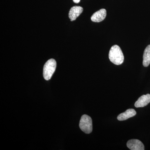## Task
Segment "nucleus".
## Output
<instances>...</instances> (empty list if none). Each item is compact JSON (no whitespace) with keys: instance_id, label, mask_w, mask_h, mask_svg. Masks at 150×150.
<instances>
[{"instance_id":"5","label":"nucleus","mask_w":150,"mask_h":150,"mask_svg":"<svg viewBox=\"0 0 150 150\" xmlns=\"http://www.w3.org/2000/svg\"><path fill=\"white\" fill-rule=\"evenodd\" d=\"M83 11V8L79 6H73L69 12V18L71 21H72L76 20L77 18L79 16Z\"/></svg>"},{"instance_id":"7","label":"nucleus","mask_w":150,"mask_h":150,"mask_svg":"<svg viewBox=\"0 0 150 150\" xmlns=\"http://www.w3.org/2000/svg\"><path fill=\"white\" fill-rule=\"evenodd\" d=\"M150 103V94L144 95L140 97L135 103V106L137 108L144 107L146 106Z\"/></svg>"},{"instance_id":"6","label":"nucleus","mask_w":150,"mask_h":150,"mask_svg":"<svg viewBox=\"0 0 150 150\" xmlns=\"http://www.w3.org/2000/svg\"><path fill=\"white\" fill-rule=\"evenodd\" d=\"M106 16V10L105 9H101L93 14L91 17V20L94 22H100L104 20Z\"/></svg>"},{"instance_id":"9","label":"nucleus","mask_w":150,"mask_h":150,"mask_svg":"<svg viewBox=\"0 0 150 150\" xmlns=\"http://www.w3.org/2000/svg\"><path fill=\"white\" fill-rule=\"evenodd\" d=\"M150 64V45L147 46L143 55V66L148 67Z\"/></svg>"},{"instance_id":"10","label":"nucleus","mask_w":150,"mask_h":150,"mask_svg":"<svg viewBox=\"0 0 150 150\" xmlns=\"http://www.w3.org/2000/svg\"><path fill=\"white\" fill-rule=\"evenodd\" d=\"M73 1L76 4H78V3H79L80 1V0H73Z\"/></svg>"},{"instance_id":"1","label":"nucleus","mask_w":150,"mask_h":150,"mask_svg":"<svg viewBox=\"0 0 150 150\" xmlns=\"http://www.w3.org/2000/svg\"><path fill=\"white\" fill-rule=\"evenodd\" d=\"M108 57L110 62L116 65H121L124 61V56L122 50L117 45H114L111 47Z\"/></svg>"},{"instance_id":"8","label":"nucleus","mask_w":150,"mask_h":150,"mask_svg":"<svg viewBox=\"0 0 150 150\" xmlns=\"http://www.w3.org/2000/svg\"><path fill=\"white\" fill-rule=\"evenodd\" d=\"M137 114V112L134 109H129L125 112L121 113L118 115L117 119L118 121H123L135 116Z\"/></svg>"},{"instance_id":"4","label":"nucleus","mask_w":150,"mask_h":150,"mask_svg":"<svg viewBox=\"0 0 150 150\" xmlns=\"http://www.w3.org/2000/svg\"><path fill=\"white\" fill-rule=\"evenodd\" d=\"M127 146L131 150H144V146L141 141L138 139L129 140L127 143Z\"/></svg>"},{"instance_id":"3","label":"nucleus","mask_w":150,"mask_h":150,"mask_svg":"<svg viewBox=\"0 0 150 150\" xmlns=\"http://www.w3.org/2000/svg\"><path fill=\"white\" fill-rule=\"evenodd\" d=\"M79 127L81 130L86 134L91 133L93 130L92 120L89 116L83 115L80 121Z\"/></svg>"},{"instance_id":"2","label":"nucleus","mask_w":150,"mask_h":150,"mask_svg":"<svg viewBox=\"0 0 150 150\" xmlns=\"http://www.w3.org/2000/svg\"><path fill=\"white\" fill-rule=\"evenodd\" d=\"M56 67V62L54 59L48 60L44 65L43 69V76L44 79L48 81L52 77L55 72Z\"/></svg>"}]
</instances>
